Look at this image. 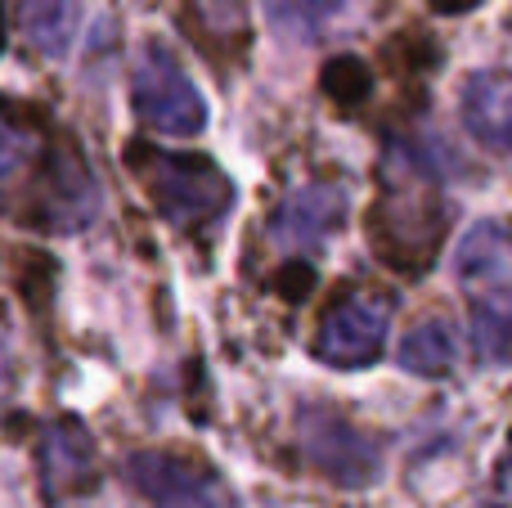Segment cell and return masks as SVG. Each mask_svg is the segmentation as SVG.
<instances>
[{
	"mask_svg": "<svg viewBox=\"0 0 512 508\" xmlns=\"http://www.w3.org/2000/svg\"><path fill=\"white\" fill-rule=\"evenodd\" d=\"M99 203V180L72 131L41 104L0 95V212L41 234H77Z\"/></svg>",
	"mask_w": 512,
	"mask_h": 508,
	"instance_id": "6da1fadb",
	"label": "cell"
},
{
	"mask_svg": "<svg viewBox=\"0 0 512 508\" xmlns=\"http://www.w3.org/2000/svg\"><path fill=\"white\" fill-rule=\"evenodd\" d=\"M126 167L140 176L144 194L153 198L158 216L167 225H176L189 239H216V230L225 225L234 207V185L212 158L203 153H171L158 144L135 140L126 149Z\"/></svg>",
	"mask_w": 512,
	"mask_h": 508,
	"instance_id": "7a4b0ae2",
	"label": "cell"
},
{
	"mask_svg": "<svg viewBox=\"0 0 512 508\" xmlns=\"http://www.w3.org/2000/svg\"><path fill=\"white\" fill-rule=\"evenodd\" d=\"M459 279L472 302V338L490 365H512V230L481 221L459 243Z\"/></svg>",
	"mask_w": 512,
	"mask_h": 508,
	"instance_id": "3957f363",
	"label": "cell"
},
{
	"mask_svg": "<svg viewBox=\"0 0 512 508\" xmlns=\"http://www.w3.org/2000/svg\"><path fill=\"white\" fill-rule=\"evenodd\" d=\"M131 104H135V117L158 135L194 140L207 126V104H203V95H198V86L185 77L176 54L158 41L144 45V54L135 59Z\"/></svg>",
	"mask_w": 512,
	"mask_h": 508,
	"instance_id": "277c9868",
	"label": "cell"
},
{
	"mask_svg": "<svg viewBox=\"0 0 512 508\" xmlns=\"http://www.w3.org/2000/svg\"><path fill=\"white\" fill-rule=\"evenodd\" d=\"M126 482L153 508H234L225 482L207 464L171 450H140L126 459Z\"/></svg>",
	"mask_w": 512,
	"mask_h": 508,
	"instance_id": "5b68a950",
	"label": "cell"
},
{
	"mask_svg": "<svg viewBox=\"0 0 512 508\" xmlns=\"http://www.w3.org/2000/svg\"><path fill=\"white\" fill-rule=\"evenodd\" d=\"M387 324H391V302L355 293L342 306H333L328 320L319 324L315 356L337 369H360L369 360H378L382 342H387Z\"/></svg>",
	"mask_w": 512,
	"mask_h": 508,
	"instance_id": "8992f818",
	"label": "cell"
},
{
	"mask_svg": "<svg viewBox=\"0 0 512 508\" xmlns=\"http://www.w3.org/2000/svg\"><path fill=\"white\" fill-rule=\"evenodd\" d=\"M301 450L342 486H369L378 477V446L328 410H301Z\"/></svg>",
	"mask_w": 512,
	"mask_h": 508,
	"instance_id": "52a82bcc",
	"label": "cell"
},
{
	"mask_svg": "<svg viewBox=\"0 0 512 508\" xmlns=\"http://www.w3.org/2000/svg\"><path fill=\"white\" fill-rule=\"evenodd\" d=\"M459 108L472 140H481L490 153L512 158V72H499V68L472 72Z\"/></svg>",
	"mask_w": 512,
	"mask_h": 508,
	"instance_id": "ba28073f",
	"label": "cell"
},
{
	"mask_svg": "<svg viewBox=\"0 0 512 508\" xmlns=\"http://www.w3.org/2000/svg\"><path fill=\"white\" fill-rule=\"evenodd\" d=\"M342 189L337 185H306L292 189L270 221V239L279 248H319L337 221H342Z\"/></svg>",
	"mask_w": 512,
	"mask_h": 508,
	"instance_id": "9c48e42d",
	"label": "cell"
},
{
	"mask_svg": "<svg viewBox=\"0 0 512 508\" xmlns=\"http://www.w3.org/2000/svg\"><path fill=\"white\" fill-rule=\"evenodd\" d=\"M41 477L50 500H72L90 486L95 477V450L81 423L63 419L41 437Z\"/></svg>",
	"mask_w": 512,
	"mask_h": 508,
	"instance_id": "30bf717a",
	"label": "cell"
},
{
	"mask_svg": "<svg viewBox=\"0 0 512 508\" xmlns=\"http://www.w3.org/2000/svg\"><path fill=\"white\" fill-rule=\"evenodd\" d=\"M373 9V0H265V18L288 41H324L355 27Z\"/></svg>",
	"mask_w": 512,
	"mask_h": 508,
	"instance_id": "8fae6325",
	"label": "cell"
},
{
	"mask_svg": "<svg viewBox=\"0 0 512 508\" xmlns=\"http://www.w3.org/2000/svg\"><path fill=\"white\" fill-rule=\"evenodd\" d=\"M81 27V0H23V32L41 54H68Z\"/></svg>",
	"mask_w": 512,
	"mask_h": 508,
	"instance_id": "7c38bea8",
	"label": "cell"
},
{
	"mask_svg": "<svg viewBox=\"0 0 512 508\" xmlns=\"http://www.w3.org/2000/svg\"><path fill=\"white\" fill-rule=\"evenodd\" d=\"M454 356H459V342H454V333L445 320H423L405 342H400V365H405L409 374H423V378L450 374Z\"/></svg>",
	"mask_w": 512,
	"mask_h": 508,
	"instance_id": "4fadbf2b",
	"label": "cell"
},
{
	"mask_svg": "<svg viewBox=\"0 0 512 508\" xmlns=\"http://www.w3.org/2000/svg\"><path fill=\"white\" fill-rule=\"evenodd\" d=\"M189 23L198 27L207 45L212 41H239L243 36V5L239 0H189Z\"/></svg>",
	"mask_w": 512,
	"mask_h": 508,
	"instance_id": "5bb4252c",
	"label": "cell"
},
{
	"mask_svg": "<svg viewBox=\"0 0 512 508\" xmlns=\"http://www.w3.org/2000/svg\"><path fill=\"white\" fill-rule=\"evenodd\" d=\"M324 90L337 104H355V99L369 90V77H364V68L355 59H337V63H328V72H324Z\"/></svg>",
	"mask_w": 512,
	"mask_h": 508,
	"instance_id": "9a60e30c",
	"label": "cell"
},
{
	"mask_svg": "<svg viewBox=\"0 0 512 508\" xmlns=\"http://www.w3.org/2000/svg\"><path fill=\"white\" fill-rule=\"evenodd\" d=\"M0 45H5V18H0Z\"/></svg>",
	"mask_w": 512,
	"mask_h": 508,
	"instance_id": "2e32d148",
	"label": "cell"
}]
</instances>
